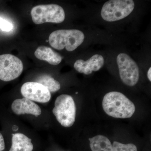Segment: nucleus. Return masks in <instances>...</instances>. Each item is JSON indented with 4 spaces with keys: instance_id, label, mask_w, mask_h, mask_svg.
<instances>
[{
    "instance_id": "f257e3e1",
    "label": "nucleus",
    "mask_w": 151,
    "mask_h": 151,
    "mask_svg": "<svg viewBox=\"0 0 151 151\" xmlns=\"http://www.w3.org/2000/svg\"><path fill=\"white\" fill-rule=\"evenodd\" d=\"M103 108L108 116L117 119H127L134 113V104L120 92H108L103 97Z\"/></svg>"
},
{
    "instance_id": "f03ea898",
    "label": "nucleus",
    "mask_w": 151,
    "mask_h": 151,
    "mask_svg": "<svg viewBox=\"0 0 151 151\" xmlns=\"http://www.w3.org/2000/svg\"><path fill=\"white\" fill-rule=\"evenodd\" d=\"M84 37V33L79 30H58L51 33L48 42L55 49L62 50L65 48L68 51L71 52L83 43Z\"/></svg>"
},
{
    "instance_id": "7ed1b4c3",
    "label": "nucleus",
    "mask_w": 151,
    "mask_h": 151,
    "mask_svg": "<svg viewBox=\"0 0 151 151\" xmlns=\"http://www.w3.org/2000/svg\"><path fill=\"white\" fill-rule=\"evenodd\" d=\"M52 113L63 127H70L75 122L76 107L73 97L68 94L58 96L55 102Z\"/></svg>"
},
{
    "instance_id": "20e7f679",
    "label": "nucleus",
    "mask_w": 151,
    "mask_h": 151,
    "mask_svg": "<svg viewBox=\"0 0 151 151\" xmlns=\"http://www.w3.org/2000/svg\"><path fill=\"white\" fill-rule=\"evenodd\" d=\"M134 3L132 0L108 1L102 7L101 17L107 22L120 20L128 16L134 10Z\"/></svg>"
},
{
    "instance_id": "39448f33",
    "label": "nucleus",
    "mask_w": 151,
    "mask_h": 151,
    "mask_svg": "<svg viewBox=\"0 0 151 151\" xmlns=\"http://www.w3.org/2000/svg\"><path fill=\"white\" fill-rule=\"evenodd\" d=\"M31 14L33 22L37 24L46 22L60 23L65 19L64 9L54 4L35 6L31 11Z\"/></svg>"
},
{
    "instance_id": "423d86ee",
    "label": "nucleus",
    "mask_w": 151,
    "mask_h": 151,
    "mask_svg": "<svg viewBox=\"0 0 151 151\" xmlns=\"http://www.w3.org/2000/svg\"><path fill=\"white\" fill-rule=\"evenodd\" d=\"M119 74L122 81L127 86H134L139 78L137 64L128 55L121 53L117 57Z\"/></svg>"
},
{
    "instance_id": "0eeeda50",
    "label": "nucleus",
    "mask_w": 151,
    "mask_h": 151,
    "mask_svg": "<svg viewBox=\"0 0 151 151\" xmlns=\"http://www.w3.org/2000/svg\"><path fill=\"white\" fill-rule=\"evenodd\" d=\"M23 70L22 60L13 55H0V80L12 81L19 76Z\"/></svg>"
},
{
    "instance_id": "6e6552de",
    "label": "nucleus",
    "mask_w": 151,
    "mask_h": 151,
    "mask_svg": "<svg viewBox=\"0 0 151 151\" xmlns=\"http://www.w3.org/2000/svg\"><path fill=\"white\" fill-rule=\"evenodd\" d=\"M21 92L24 97L38 103H47L51 99V93L47 88L37 82H26L22 86Z\"/></svg>"
},
{
    "instance_id": "1a4fd4ad",
    "label": "nucleus",
    "mask_w": 151,
    "mask_h": 151,
    "mask_svg": "<svg viewBox=\"0 0 151 151\" xmlns=\"http://www.w3.org/2000/svg\"><path fill=\"white\" fill-rule=\"evenodd\" d=\"M104 63V59L103 56L96 54L86 61L82 59L77 60L74 63V68L79 73L89 75L92 73V71L100 70Z\"/></svg>"
},
{
    "instance_id": "9d476101",
    "label": "nucleus",
    "mask_w": 151,
    "mask_h": 151,
    "mask_svg": "<svg viewBox=\"0 0 151 151\" xmlns=\"http://www.w3.org/2000/svg\"><path fill=\"white\" fill-rule=\"evenodd\" d=\"M11 107L13 112L17 115L27 114L37 117L42 113L41 109L39 105L25 97L15 100Z\"/></svg>"
},
{
    "instance_id": "9b49d317",
    "label": "nucleus",
    "mask_w": 151,
    "mask_h": 151,
    "mask_svg": "<svg viewBox=\"0 0 151 151\" xmlns=\"http://www.w3.org/2000/svg\"><path fill=\"white\" fill-rule=\"evenodd\" d=\"M37 59L44 60L52 65L59 64L62 60V57L50 47L45 46L39 47L34 53Z\"/></svg>"
},
{
    "instance_id": "f8f14e48",
    "label": "nucleus",
    "mask_w": 151,
    "mask_h": 151,
    "mask_svg": "<svg viewBox=\"0 0 151 151\" xmlns=\"http://www.w3.org/2000/svg\"><path fill=\"white\" fill-rule=\"evenodd\" d=\"M31 139L22 133L13 134L12 144L9 151H32Z\"/></svg>"
},
{
    "instance_id": "ddd939ff",
    "label": "nucleus",
    "mask_w": 151,
    "mask_h": 151,
    "mask_svg": "<svg viewBox=\"0 0 151 151\" xmlns=\"http://www.w3.org/2000/svg\"><path fill=\"white\" fill-rule=\"evenodd\" d=\"M89 140L92 151H113L111 142L105 136L97 135L89 138Z\"/></svg>"
},
{
    "instance_id": "4468645a",
    "label": "nucleus",
    "mask_w": 151,
    "mask_h": 151,
    "mask_svg": "<svg viewBox=\"0 0 151 151\" xmlns=\"http://www.w3.org/2000/svg\"><path fill=\"white\" fill-rule=\"evenodd\" d=\"M36 82L40 83L47 88L50 92H55L60 88V84L50 76L43 75L38 77Z\"/></svg>"
},
{
    "instance_id": "2eb2a0df",
    "label": "nucleus",
    "mask_w": 151,
    "mask_h": 151,
    "mask_svg": "<svg viewBox=\"0 0 151 151\" xmlns=\"http://www.w3.org/2000/svg\"><path fill=\"white\" fill-rule=\"evenodd\" d=\"M113 151H137V147L133 144H124L119 142H113Z\"/></svg>"
},
{
    "instance_id": "dca6fc26",
    "label": "nucleus",
    "mask_w": 151,
    "mask_h": 151,
    "mask_svg": "<svg viewBox=\"0 0 151 151\" xmlns=\"http://www.w3.org/2000/svg\"><path fill=\"white\" fill-rule=\"evenodd\" d=\"M13 26L11 22L0 17V29L4 31L10 32L13 29Z\"/></svg>"
},
{
    "instance_id": "f3484780",
    "label": "nucleus",
    "mask_w": 151,
    "mask_h": 151,
    "mask_svg": "<svg viewBox=\"0 0 151 151\" xmlns=\"http://www.w3.org/2000/svg\"><path fill=\"white\" fill-rule=\"evenodd\" d=\"M5 148L4 139L3 135L0 133V151H3Z\"/></svg>"
},
{
    "instance_id": "a211bd4d",
    "label": "nucleus",
    "mask_w": 151,
    "mask_h": 151,
    "mask_svg": "<svg viewBox=\"0 0 151 151\" xmlns=\"http://www.w3.org/2000/svg\"><path fill=\"white\" fill-rule=\"evenodd\" d=\"M151 68H149L148 71L147 72V77L148 78L149 80H150V81H151Z\"/></svg>"
},
{
    "instance_id": "6ab92c4d",
    "label": "nucleus",
    "mask_w": 151,
    "mask_h": 151,
    "mask_svg": "<svg viewBox=\"0 0 151 151\" xmlns=\"http://www.w3.org/2000/svg\"><path fill=\"white\" fill-rule=\"evenodd\" d=\"M76 94H78V92H76Z\"/></svg>"
},
{
    "instance_id": "aec40b11",
    "label": "nucleus",
    "mask_w": 151,
    "mask_h": 151,
    "mask_svg": "<svg viewBox=\"0 0 151 151\" xmlns=\"http://www.w3.org/2000/svg\"><path fill=\"white\" fill-rule=\"evenodd\" d=\"M46 42H48V40H46Z\"/></svg>"
}]
</instances>
